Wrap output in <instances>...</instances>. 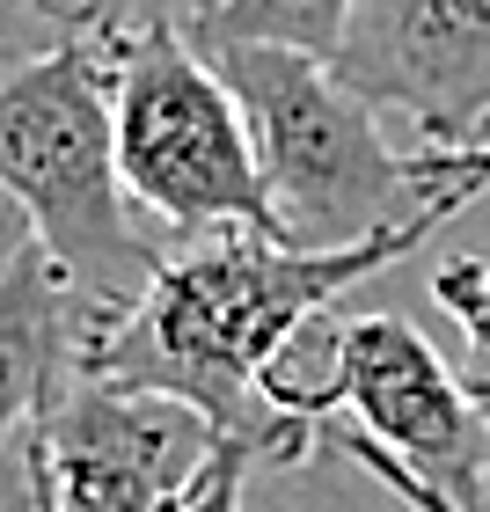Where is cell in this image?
<instances>
[{"label": "cell", "instance_id": "cell-11", "mask_svg": "<svg viewBox=\"0 0 490 512\" xmlns=\"http://www.w3.org/2000/svg\"><path fill=\"white\" fill-rule=\"evenodd\" d=\"M432 300L461 330V388L490 432V256H447L432 271Z\"/></svg>", "mask_w": 490, "mask_h": 512}, {"label": "cell", "instance_id": "cell-10", "mask_svg": "<svg viewBox=\"0 0 490 512\" xmlns=\"http://www.w3.org/2000/svg\"><path fill=\"white\" fill-rule=\"evenodd\" d=\"M344 15H352V0H213V15L198 22L191 44L198 52H220V44H286V52L337 59Z\"/></svg>", "mask_w": 490, "mask_h": 512}, {"label": "cell", "instance_id": "cell-7", "mask_svg": "<svg viewBox=\"0 0 490 512\" xmlns=\"http://www.w3.org/2000/svg\"><path fill=\"white\" fill-rule=\"evenodd\" d=\"M330 66L373 110H403L425 147L490 139V0H352Z\"/></svg>", "mask_w": 490, "mask_h": 512}, {"label": "cell", "instance_id": "cell-15", "mask_svg": "<svg viewBox=\"0 0 490 512\" xmlns=\"http://www.w3.org/2000/svg\"><path fill=\"white\" fill-rule=\"evenodd\" d=\"M66 8H81V0H66ZM81 15H88V8H81Z\"/></svg>", "mask_w": 490, "mask_h": 512}, {"label": "cell", "instance_id": "cell-1", "mask_svg": "<svg viewBox=\"0 0 490 512\" xmlns=\"http://www.w3.org/2000/svg\"><path fill=\"white\" fill-rule=\"evenodd\" d=\"M447 220L439 205L410 213L403 227L352 249H293L271 235H205L191 249L161 256L147 293L125 315H110L103 330L81 337L74 366L125 388H154L176 403L205 410L220 432L249 439H286L308 432V417H286L264 403V374L315 330V315L337 293H352L359 278L388 271L395 256L432 242V227Z\"/></svg>", "mask_w": 490, "mask_h": 512}, {"label": "cell", "instance_id": "cell-13", "mask_svg": "<svg viewBox=\"0 0 490 512\" xmlns=\"http://www.w3.org/2000/svg\"><path fill=\"white\" fill-rule=\"evenodd\" d=\"M37 249V235H30V220H22V205L0 191V286H8V271L22 264V256Z\"/></svg>", "mask_w": 490, "mask_h": 512}, {"label": "cell", "instance_id": "cell-9", "mask_svg": "<svg viewBox=\"0 0 490 512\" xmlns=\"http://www.w3.org/2000/svg\"><path fill=\"white\" fill-rule=\"evenodd\" d=\"M242 512H410V505L330 425H315L308 439H286V447L256 454Z\"/></svg>", "mask_w": 490, "mask_h": 512}, {"label": "cell", "instance_id": "cell-4", "mask_svg": "<svg viewBox=\"0 0 490 512\" xmlns=\"http://www.w3.org/2000/svg\"><path fill=\"white\" fill-rule=\"evenodd\" d=\"M110 110H118L125 191L161 227L191 242L205 235L286 242L235 88L176 22H147V30L110 22Z\"/></svg>", "mask_w": 490, "mask_h": 512}, {"label": "cell", "instance_id": "cell-6", "mask_svg": "<svg viewBox=\"0 0 490 512\" xmlns=\"http://www.w3.org/2000/svg\"><path fill=\"white\" fill-rule=\"evenodd\" d=\"M227 432L205 410L154 388H125L66 366L15 454L66 512H176L213 469Z\"/></svg>", "mask_w": 490, "mask_h": 512}, {"label": "cell", "instance_id": "cell-3", "mask_svg": "<svg viewBox=\"0 0 490 512\" xmlns=\"http://www.w3.org/2000/svg\"><path fill=\"white\" fill-rule=\"evenodd\" d=\"M235 88L256 169L271 183L278 227L293 249H352L410 213H425L410 183V154L381 139V110L315 52L286 44H220L205 52Z\"/></svg>", "mask_w": 490, "mask_h": 512}, {"label": "cell", "instance_id": "cell-12", "mask_svg": "<svg viewBox=\"0 0 490 512\" xmlns=\"http://www.w3.org/2000/svg\"><path fill=\"white\" fill-rule=\"evenodd\" d=\"M322 425V417H315ZM308 425V432H315ZM308 432H286V439H308ZM286 439H249V432H227V447L213 454V469L198 476V491L183 498L176 512H242V491H249V469H256V454L264 447H286Z\"/></svg>", "mask_w": 490, "mask_h": 512}, {"label": "cell", "instance_id": "cell-8", "mask_svg": "<svg viewBox=\"0 0 490 512\" xmlns=\"http://www.w3.org/2000/svg\"><path fill=\"white\" fill-rule=\"evenodd\" d=\"M81 352V308L66 293V278L30 249L0 286V454L22 439L37 403Z\"/></svg>", "mask_w": 490, "mask_h": 512}, {"label": "cell", "instance_id": "cell-14", "mask_svg": "<svg viewBox=\"0 0 490 512\" xmlns=\"http://www.w3.org/2000/svg\"><path fill=\"white\" fill-rule=\"evenodd\" d=\"M15 476H22V505H15V512H66V505H59L52 491H44V483H37L30 469H22V454H15Z\"/></svg>", "mask_w": 490, "mask_h": 512}, {"label": "cell", "instance_id": "cell-5", "mask_svg": "<svg viewBox=\"0 0 490 512\" xmlns=\"http://www.w3.org/2000/svg\"><path fill=\"white\" fill-rule=\"evenodd\" d=\"M264 403L286 417H352L381 454L432 483L454 512H490V432L461 388V366L432 352L410 315L373 308L322 337L315 374L271 366Z\"/></svg>", "mask_w": 490, "mask_h": 512}, {"label": "cell", "instance_id": "cell-2", "mask_svg": "<svg viewBox=\"0 0 490 512\" xmlns=\"http://www.w3.org/2000/svg\"><path fill=\"white\" fill-rule=\"evenodd\" d=\"M0 191L22 205L37 256L66 278L81 337L125 315L161 256L132 227L110 110V22L0 66Z\"/></svg>", "mask_w": 490, "mask_h": 512}]
</instances>
